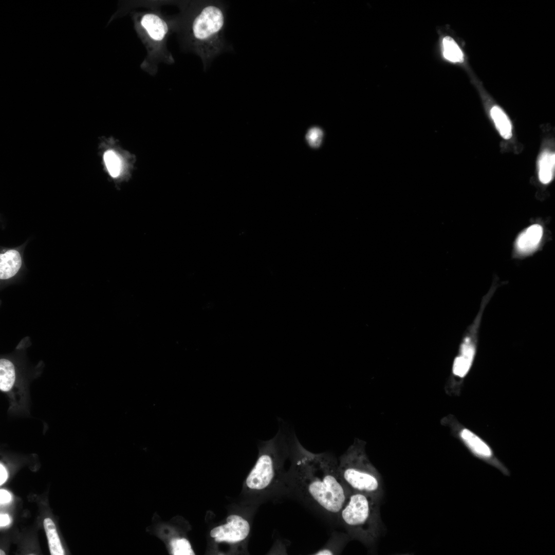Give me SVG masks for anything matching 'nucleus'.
Wrapping results in <instances>:
<instances>
[{"label":"nucleus","instance_id":"1","mask_svg":"<svg viewBox=\"0 0 555 555\" xmlns=\"http://www.w3.org/2000/svg\"><path fill=\"white\" fill-rule=\"evenodd\" d=\"M291 459L287 479L300 503L331 522L338 523L340 512L351 493L341 479L338 459L329 453L309 451L297 438Z\"/></svg>","mask_w":555,"mask_h":555},{"label":"nucleus","instance_id":"2","mask_svg":"<svg viewBox=\"0 0 555 555\" xmlns=\"http://www.w3.org/2000/svg\"><path fill=\"white\" fill-rule=\"evenodd\" d=\"M182 6L184 48L200 58L206 71L218 56L234 51L225 37L228 5L221 1H205Z\"/></svg>","mask_w":555,"mask_h":555},{"label":"nucleus","instance_id":"3","mask_svg":"<svg viewBox=\"0 0 555 555\" xmlns=\"http://www.w3.org/2000/svg\"><path fill=\"white\" fill-rule=\"evenodd\" d=\"M381 500L362 493L351 492L342 508L338 524L351 539L372 546L383 530L380 514Z\"/></svg>","mask_w":555,"mask_h":555},{"label":"nucleus","instance_id":"4","mask_svg":"<svg viewBox=\"0 0 555 555\" xmlns=\"http://www.w3.org/2000/svg\"><path fill=\"white\" fill-rule=\"evenodd\" d=\"M338 469L342 481L351 492L364 493L381 500L384 494L382 477L369 460L364 441L355 439L338 459Z\"/></svg>","mask_w":555,"mask_h":555},{"label":"nucleus","instance_id":"5","mask_svg":"<svg viewBox=\"0 0 555 555\" xmlns=\"http://www.w3.org/2000/svg\"><path fill=\"white\" fill-rule=\"evenodd\" d=\"M492 296L491 292L484 296L476 316L464 335L458 354L453 361L451 376L446 387L447 392L450 394H459L464 381L474 362L483 315Z\"/></svg>","mask_w":555,"mask_h":555},{"label":"nucleus","instance_id":"6","mask_svg":"<svg viewBox=\"0 0 555 555\" xmlns=\"http://www.w3.org/2000/svg\"><path fill=\"white\" fill-rule=\"evenodd\" d=\"M443 421L450 427L454 436L474 457L496 469L504 475L510 476L509 468L498 458L486 440L460 423L453 416L447 417Z\"/></svg>","mask_w":555,"mask_h":555},{"label":"nucleus","instance_id":"7","mask_svg":"<svg viewBox=\"0 0 555 555\" xmlns=\"http://www.w3.org/2000/svg\"><path fill=\"white\" fill-rule=\"evenodd\" d=\"M227 523L215 527L210 535L216 542H237L246 539L250 531L248 522L241 516L231 515L227 519Z\"/></svg>","mask_w":555,"mask_h":555},{"label":"nucleus","instance_id":"8","mask_svg":"<svg viewBox=\"0 0 555 555\" xmlns=\"http://www.w3.org/2000/svg\"><path fill=\"white\" fill-rule=\"evenodd\" d=\"M27 242L16 247H1L0 279L6 280L14 277L23 264V253Z\"/></svg>","mask_w":555,"mask_h":555},{"label":"nucleus","instance_id":"9","mask_svg":"<svg viewBox=\"0 0 555 555\" xmlns=\"http://www.w3.org/2000/svg\"><path fill=\"white\" fill-rule=\"evenodd\" d=\"M543 234L542 227L534 224L523 231L517 237L515 247L517 252L523 255L533 252L539 246Z\"/></svg>","mask_w":555,"mask_h":555},{"label":"nucleus","instance_id":"10","mask_svg":"<svg viewBox=\"0 0 555 555\" xmlns=\"http://www.w3.org/2000/svg\"><path fill=\"white\" fill-rule=\"evenodd\" d=\"M140 24L149 36L155 41L163 40L168 32L166 23L154 13L144 14L140 20Z\"/></svg>","mask_w":555,"mask_h":555},{"label":"nucleus","instance_id":"11","mask_svg":"<svg viewBox=\"0 0 555 555\" xmlns=\"http://www.w3.org/2000/svg\"><path fill=\"white\" fill-rule=\"evenodd\" d=\"M538 165L540 181L543 184L549 183L554 175V153L549 151L543 152L539 158Z\"/></svg>","mask_w":555,"mask_h":555},{"label":"nucleus","instance_id":"12","mask_svg":"<svg viewBox=\"0 0 555 555\" xmlns=\"http://www.w3.org/2000/svg\"><path fill=\"white\" fill-rule=\"evenodd\" d=\"M347 533L334 532L327 543L321 549L313 553L314 555L338 554L344 548L349 540Z\"/></svg>","mask_w":555,"mask_h":555},{"label":"nucleus","instance_id":"13","mask_svg":"<svg viewBox=\"0 0 555 555\" xmlns=\"http://www.w3.org/2000/svg\"><path fill=\"white\" fill-rule=\"evenodd\" d=\"M490 115L501 136L505 139H510L512 126L505 113L499 106H494L490 110Z\"/></svg>","mask_w":555,"mask_h":555},{"label":"nucleus","instance_id":"14","mask_svg":"<svg viewBox=\"0 0 555 555\" xmlns=\"http://www.w3.org/2000/svg\"><path fill=\"white\" fill-rule=\"evenodd\" d=\"M15 371L13 364L10 360H0V390L5 393L10 392L15 382Z\"/></svg>","mask_w":555,"mask_h":555},{"label":"nucleus","instance_id":"15","mask_svg":"<svg viewBox=\"0 0 555 555\" xmlns=\"http://www.w3.org/2000/svg\"><path fill=\"white\" fill-rule=\"evenodd\" d=\"M44 527L51 555H64V551L59 539L54 523L50 518L44 520Z\"/></svg>","mask_w":555,"mask_h":555},{"label":"nucleus","instance_id":"16","mask_svg":"<svg viewBox=\"0 0 555 555\" xmlns=\"http://www.w3.org/2000/svg\"><path fill=\"white\" fill-rule=\"evenodd\" d=\"M443 54L448 60L452 62H461L464 60L462 51L455 41L450 36L442 40Z\"/></svg>","mask_w":555,"mask_h":555},{"label":"nucleus","instance_id":"17","mask_svg":"<svg viewBox=\"0 0 555 555\" xmlns=\"http://www.w3.org/2000/svg\"><path fill=\"white\" fill-rule=\"evenodd\" d=\"M103 159L109 175L113 178H118L121 172V161L117 154L112 150L106 151Z\"/></svg>","mask_w":555,"mask_h":555},{"label":"nucleus","instance_id":"18","mask_svg":"<svg viewBox=\"0 0 555 555\" xmlns=\"http://www.w3.org/2000/svg\"><path fill=\"white\" fill-rule=\"evenodd\" d=\"M172 552L174 555H194L189 542L186 539H174L171 542Z\"/></svg>","mask_w":555,"mask_h":555},{"label":"nucleus","instance_id":"19","mask_svg":"<svg viewBox=\"0 0 555 555\" xmlns=\"http://www.w3.org/2000/svg\"><path fill=\"white\" fill-rule=\"evenodd\" d=\"M323 137V131L318 127H312L309 129L305 136L308 145L312 148L320 146Z\"/></svg>","mask_w":555,"mask_h":555},{"label":"nucleus","instance_id":"20","mask_svg":"<svg viewBox=\"0 0 555 555\" xmlns=\"http://www.w3.org/2000/svg\"><path fill=\"white\" fill-rule=\"evenodd\" d=\"M11 501V495L10 493L6 490L1 489L0 490V503L1 505H5L9 503Z\"/></svg>","mask_w":555,"mask_h":555},{"label":"nucleus","instance_id":"21","mask_svg":"<svg viewBox=\"0 0 555 555\" xmlns=\"http://www.w3.org/2000/svg\"><path fill=\"white\" fill-rule=\"evenodd\" d=\"M8 476L7 471L4 466L0 464V485L3 484L7 480Z\"/></svg>","mask_w":555,"mask_h":555},{"label":"nucleus","instance_id":"22","mask_svg":"<svg viewBox=\"0 0 555 555\" xmlns=\"http://www.w3.org/2000/svg\"><path fill=\"white\" fill-rule=\"evenodd\" d=\"M10 518L7 514H1L0 526L1 527L8 525L10 523Z\"/></svg>","mask_w":555,"mask_h":555},{"label":"nucleus","instance_id":"23","mask_svg":"<svg viewBox=\"0 0 555 555\" xmlns=\"http://www.w3.org/2000/svg\"><path fill=\"white\" fill-rule=\"evenodd\" d=\"M0 554H1V555H4V554H5V552H4V551H3V550H2V549H1V550H0Z\"/></svg>","mask_w":555,"mask_h":555}]
</instances>
